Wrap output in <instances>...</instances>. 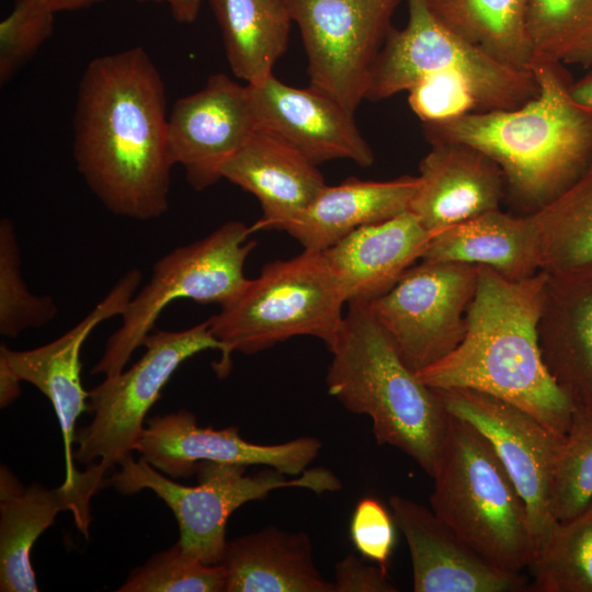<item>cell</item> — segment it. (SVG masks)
<instances>
[{
    "label": "cell",
    "mask_w": 592,
    "mask_h": 592,
    "mask_svg": "<svg viewBox=\"0 0 592 592\" xmlns=\"http://www.w3.org/2000/svg\"><path fill=\"white\" fill-rule=\"evenodd\" d=\"M161 75L141 47L93 59L79 83L72 153L112 214L146 221L169 208L174 166Z\"/></svg>",
    "instance_id": "obj_1"
},
{
    "label": "cell",
    "mask_w": 592,
    "mask_h": 592,
    "mask_svg": "<svg viewBox=\"0 0 592 592\" xmlns=\"http://www.w3.org/2000/svg\"><path fill=\"white\" fill-rule=\"evenodd\" d=\"M548 274L512 281L479 266L466 333L439 362L417 372L435 389L467 388L502 399L566 435L576 405L548 372L538 325Z\"/></svg>",
    "instance_id": "obj_2"
},
{
    "label": "cell",
    "mask_w": 592,
    "mask_h": 592,
    "mask_svg": "<svg viewBox=\"0 0 592 592\" xmlns=\"http://www.w3.org/2000/svg\"><path fill=\"white\" fill-rule=\"evenodd\" d=\"M531 70L538 94L523 105L424 124L430 144L460 143L490 157L503 172L505 195L525 215L554 201L592 164V112L571 100L563 64L535 57Z\"/></svg>",
    "instance_id": "obj_3"
},
{
    "label": "cell",
    "mask_w": 592,
    "mask_h": 592,
    "mask_svg": "<svg viewBox=\"0 0 592 592\" xmlns=\"http://www.w3.org/2000/svg\"><path fill=\"white\" fill-rule=\"evenodd\" d=\"M328 349L329 395L348 411L367 415L378 444L398 448L431 477L449 413L405 363L368 304H348Z\"/></svg>",
    "instance_id": "obj_4"
},
{
    "label": "cell",
    "mask_w": 592,
    "mask_h": 592,
    "mask_svg": "<svg viewBox=\"0 0 592 592\" xmlns=\"http://www.w3.org/2000/svg\"><path fill=\"white\" fill-rule=\"evenodd\" d=\"M431 510L496 567L521 572L537 545L525 503L493 447L449 414L433 474Z\"/></svg>",
    "instance_id": "obj_5"
},
{
    "label": "cell",
    "mask_w": 592,
    "mask_h": 592,
    "mask_svg": "<svg viewBox=\"0 0 592 592\" xmlns=\"http://www.w3.org/2000/svg\"><path fill=\"white\" fill-rule=\"evenodd\" d=\"M344 304L340 284L321 251L304 249L291 259L266 263L208 318L223 345L214 371L226 377L234 353L252 355L294 337H314L328 348L342 323Z\"/></svg>",
    "instance_id": "obj_6"
},
{
    "label": "cell",
    "mask_w": 592,
    "mask_h": 592,
    "mask_svg": "<svg viewBox=\"0 0 592 592\" xmlns=\"http://www.w3.org/2000/svg\"><path fill=\"white\" fill-rule=\"evenodd\" d=\"M247 466L203 462L198 483L184 486L153 468L145 459L126 458L110 483L124 494L143 489L156 493L172 511L179 525V544L192 557L208 563L220 562L227 539L230 515L247 502L262 500L282 488H300L317 494L342 488L339 477L325 467L307 468L298 476H287L266 467L246 475Z\"/></svg>",
    "instance_id": "obj_7"
},
{
    "label": "cell",
    "mask_w": 592,
    "mask_h": 592,
    "mask_svg": "<svg viewBox=\"0 0 592 592\" xmlns=\"http://www.w3.org/2000/svg\"><path fill=\"white\" fill-rule=\"evenodd\" d=\"M463 78L479 111L510 110L538 94L531 69L506 65L444 25L425 0H408L405 27L390 29L373 65L365 100L408 91L426 76Z\"/></svg>",
    "instance_id": "obj_8"
},
{
    "label": "cell",
    "mask_w": 592,
    "mask_h": 592,
    "mask_svg": "<svg viewBox=\"0 0 592 592\" xmlns=\"http://www.w3.org/2000/svg\"><path fill=\"white\" fill-rule=\"evenodd\" d=\"M251 226L232 220L204 238L173 249L152 265L149 281L132 297L118 329L107 339L92 374L122 372L155 329L163 309L178 299L220 306L246 286L244 264L257 247Z\"/></svg>",
    "instance_id": "obj_9"
},
{
    "label": "cell",
    "mask_w": 592,
    "mask_h": 592,
    "mask_svg": "<svg viewBox=\"0 0 592 592\" xmlns=\"http://www.w3.org/2000/svg\"><path fill=\"white\" fill-rule=\"evenodd\" d=\"M145 352L128 369L105 376L89 391L92 421L75 433L73 459L106 469L133 456L145 429L146 414L174 372L192 356L221 351L208 319L185 330L153 329L144 340Z\"/></svg>",
    "instance_id": "obj_10"
},
{
    "label": "cell",
    "mask_w": 592,
    "mask_h": 592,
    "mask_svg": "<svg viewBox=\"0 0 592 592\" xmlns=\"http://www.w3.org/2000/svg\"><path fill=\"white\" fill-rule=\"evenodd\" d=\"M479 265L420 260L368 307L415 373L454 351L466 333Z\"/></svg>",
    "instance_id": "obj_11"
},
{
    "label": "cell",
    "mask_w": 592,
    "mask_h": 592,
    "mask_svg": "<svg viewBox=\"0 0 592 592\" xmlns=\"http://www.w3.org/2000/svg\"><path fill=\"white\" fill-rule=\"evenodd\" d=\"M284 1L305 45L309 87L354 113L400 0Z\"/></svg>",
    "instance_id": "obj_12"
},
{
    "label": "cell",
    "mask_w": 592,
    "mask_h": 592,
    "mask_svg": "<svg viewBox=\"0 0 592 592\" xmlns=\"http://www.w3.org/2000/svg\"><path fill=\"white\" fill-rule=\"evenodd\" d=\"M433 389L449 414L473 424L493 447L525 503L538 550L558 522L551 513V493L566 435L489 394Z\"/></svg>",
    "instance_id": "obj_13"
},
{
    "label": "cell",
    "mask_w": 592,
    "mask_h": 592,
    "mask_svg": "<svg viewBox=\"0 0 592 592\" xmlns=\"http://www.w3.org/2000/svg\"><path fill=\"white\" fill-rule=\"evenodd\" d=\"M320 449L321 442L314 436L251 443L234 426H200L195 414L184 409L148 419L136 447L140 458L173 479L192 476L203 462L263 465L294 477L308 468Z\"/></svg>",
    "instance_id": "obj_14"
},
{
    "label": "cell",
    "mask_w": 592,
    "mask_h": 592,
    "mask_svg": "<svg viewBox=\"0 0 592 592\" xmlns=\"http://www.w3.org/2000/svg\"><path fill=\"white\" fill-rule=\"evenodd\" d=\"M257 129L247 84L215 73L203 89L175 101L168 117L170 155L189 184L202 191L223 179L227 161Z\"/></svg>",
    "instance_id": "obj_15"
},
{
    "label": "cell",
    "mask_w": 592,
    "mask_h": 592,
    "mask_svg": "<svg viewBox=\"0 0 592 592\" xmlns=\"http://www.w3.org/2000/svg\"><path fill=\"white\" fill-rule=\"evenodd\" d=\"M141 272H126L94 308L56 340L31 350L0 348V369L18 382L35 386L52 402L60 424L66 463V480L77 474L73 462L76 423L80 414L89 411V391L81 382V348L90 333L103 321L122 316L138 291Z\"/></svg>",
    "instance_id": "obj_16"
},
{
    "label": "cell",
    "mask_w": 592,
    "mask_h": 592,
    "mask_svg": "<svg viewBox=\"0 0 592 592\" xmlns=\"http://www.w3.org/2000/svg\"><path fill=\"white\" fill-rule=\"evenodd\" d=\"M106 468L100 463L57 488L39 483L23 487L5 467L0 468V591L36 592L31 551L37 538L61 511H70L76 526L88 537L90 501L104 486Z\"/></svg>",
    "instance_id": "obj_17"
},
{
    "label": "cell",
    "mask_w": 592,
    "mask_h": 592,
    "mask_svg": "<svg viewBox=\"0 0 592 592\" xmlns=\"http://www.w3.org/2000/svg\"><path fill=\"white\" fill-rule=\"evenodd\" d=\"M247 88L258 128L276 135L316 166L334 159L373 164V150L354 113L329 95L311 87L287 86L274 76Z\"/></svg>",
    "instance_id": "obj_18"
},
{
    "label": "cell",
    "mask_w": 592,
    "mask_h": 592,
    "mask_svg": "<svg viewBox=\"0 0 592 592\" xmlns=\"http://www.w3.org/2000/svg\"><path fill=\"white\" fill-rule=\"evenodd\" d=\"M389 506L409 548L414 592L528 591L521 572L489 562L431 509L396 494Z\"/></svg>",
    "instance_id": "obj_19"
},
{
    "label": "cell",
    "mask_w": 592,
    "mask_h": 592,
    "mask_svg": "<svg viewBox=\"0 0 592 592\" xmlns=\"http://www.w3.org/2000/svg\"><path fill=\"white\" fill-rule=\"evenodd\" d=\"M419 170L420 186L408 210L432 235L499 209L505 196L500 167L482 151L465 144H431Z\"/></svg>",
    "instance_id": "obj_20"
},
{
    "label": "cell",
    "mask_w": 592,
    "mask_h": 592,
    "mask_svg": "<svg viewBox=\"0 0 592 592\" xmlns=\"http://www.w3.org/2000/svg\"><path fill=\"white\" fill-rule=\"evenodd\" d=\"M221 175L259 201L262 216L251 226L253 232L283 230L327 185L315 163L260 128L227 161Z\"/></svg>",
    "instance_id": "obj_21"
},
{
    "label": "cell",
    "mask_w": 592,
    "mask_h": 592,
    "mask_svg": "<svg viewBox=\"0 0 592 592\" xmlns=\"http://www.w3.org/2000/svg\"><path fill=\"white\" fill-rule=\"evenodd\" d=\"M538 338L559 387L592 409V267L548 274Z\"/></svg>",
    "instance_id": "obj_22"
},
{
    "label": "cell",
    "mask_w": 592,
    "mask_h": 592,
    "mask_svg": "<svg viewBox=\"0 0 592 592\" xmlns=\"http://www.w3.org/2000/svg\"><path fill=\"white\" fill-rule=\"evenodd\" d=\"M432 236L406 210L352 231L322 253L346 304H369L386 294L421 260Z\"/></svg>",
    "instance_id": "obj_23"
},
{
    "label": "cell",
    "mask_w": 592,
    "mask_h": 592,
    "mask_svg": "<svg viewBox=\"0 0 592 592\" xmlns=\"http://www.w3.org/2000/svg\"><path fill=\"white\" fill-rule=\"evenodd\" d=\"M419 186V177L411 175L388 181L349 178L326 185L283 231L304 249L322 252L361 227L408 210Z\"/></svg>",
    "instance_id": "obj_24"
},
{
    "label": "cell",
    "mask_w": 592,
    "mask_h": 592,
    "mask_svg": "<svg viewBox=\"0 0 592 592\" xmlns=\"http://www.w3.org/2000/svg\"><path fill=\"white\" fill-rule=\"evenodd\" d=\"M219 565L225 592H334L319 571L309 536L277 526L227 540Z\"/></svg>",
    "instance_id": "obj_25"
},
{
    "label": "cell",
    "mask_w": 592,
    "mask_h": 592,
    "mask_svg": "<svg viewBox=\"0 0 592 592\" xmlns=\"http://www.w3.org/2000/svg\"><path fill=\"white\" fill-rule=\"evenodd\" d=\"M421 260L487 266L521 281L540 271L538 232L532 215L499 208L434 234Z\"/></svg>",
    "instance_id": "obj_26"
},
{
    "label": "cell",
    "mask_w": 592,
    "mask_h": 592,
    "mask_svg": "<svg viewBox=\"0 0 592 592\" xmlns=\"http://www.w3.org/2000/svg\"><path fill=\"white\" fill-rule=\"evenodd\" d=\"M234 75L259 84L273 76L293 21L284 0H209Z\"/></svg>",
    "instance_id": "obj_27"
},
{
    "label": "cell",
    "mask_w": 592,
    "mask_h": 592,
    "mask_svg": "<svg viewBox=\"0 0 592 592\" xmlns=\"http://www.w3.org/2000/svg\"><path fill=\"white\" fill-rule=\"evenodd\" d=\"M449 30L496 59L531 69L534 50L527 30L530 0H425Z\"/></svg>",
    "instance_id": "obj_28"
},
{
    "label": "cell",
    "mask_w": 592,
    "mask_h": 592,
    "mask_svg": "<svg viewBox=\"0 0 592 592\" xmlns=\"http://www.w3.org/2000/svg\"><path fill=\"white\" fill-rule=\"evenodd\" d=\"M531 215L539 238L540 270L558 274L592 267V164Z\"/></svg>",
    "instance_id": "obj_29"
},
{
    "label": "cell",
    "mask_w": 592,
    "mask_h": 592,
    "mask_svg": "<svg viewBox=\"0 0 592 592\" xmlns=\"http://www.w3.org/2000/svg\"><path fill=\"white\" fill-rule=\"evenodd\" d=\"M527 569L528 591L592 592V499L572 517L557 522Z\"/></svg>",
    "instance_id": "obj_30"
},
{
    "label": "cell",
    "mask_w": 592,
    "mask_h": 592,
    "mask_svg": "<svg viewBox=\"0 0 592 592\" xmlns=\"http://www.w3.org/2000/svg\"><path fill=\"white\" fill-rule=\"evenodd\" d=\"M527 30L534 58L592 65V0H530Z\"/></svg>",
    "instance_id": "obj_31"
},
{
    "label": "cell",
    "mask_w": 592,
    "mask_h": 592,
    "mask_svg": "<svg viewBox=\"0 0 592 592\" xmlns=\"http://www.w3.org/2000/svg\"><path fill=\"white\" fill-rule=\"evenodd\" d=\"M58 307L49 296L32 294L21 272V253L15 227L9 218L0 221V333L16 338L27 328L49 323Z\"/></svg>",
    "instance_id": "obj_32"
},
{
    "label": "cell",
    "mask_w": 592,
    "mask_h": 592,
    "mask_svg": "<svg viewBox=\"0 0 592 592\" xmlns=\"http://www.w3.org/2000/svg\"><path fill=\"white\" fill-rule=\"evenodd\" d=\"M221 565L186 554L179 542L130 571L118 592H225Z\"/></svg>",
    "instance_id": "obj_33"
},
{
    "label": "cell",
    "mask_w": 592,
    "mask_h": 592,
    "mask_svg": "<svg viewBox=\"0 0 592 592\" xmlns=\"http://www.w3.org/2000/svg\"><path fill=\"white\" fill-rule=\"evenodd\" d=\"M592 499V409L576 406L551 493V513L565 521Z\"/></svg>",
    "instance_id": "obj_34"
},
{
    "label": "cell",
    "mask_w": 592,
    "mask_h": 592,
    "mask_svg": "<svg viewBox=\"0 0 592 592\" xmlns=\"http://www.w3.org/2000/svg\"><path fill=\"white\" fill-rule=\"evenodd\" d=\"M55 11L45 0H15L0 23V82L4 84L47 41Z\"/></svg>",
    "instance_id": "obj_35"
},
{
    "label": "cell",
    "mask_w": 592,
    "mask_h": 592,
    "mask_svg": "<svg viewBox=\"0 0 592 592\" xmlns=\"http://www.w3.org/2000/svg\"><path fill=\"white\" fill-rule=\"evenodd\" d=\"M408 102L423 122H446L479 111L466 81L454 73H433L408 90Z\"/></svg>",
    "instance_id": "obj_36"
},
{
    "label": "cell",
    "mask_w": 592,
    "mask_h": 592,
    "mask_svg": "<svg viewBox=\"0 0 592 592\" xmlns=\"http://www.w3.org/2000/svg\"><path fill=\"white\" fill-rule=\"evenodd\" d=\"M392 514L375 498L361 499L351 517L350 537L366 560L387 568L396 544Z\"/></svg>",
    "instance_id": "obj_37"
},
{
    "label": "cell",
    "mask_w": 592,
    "mask_h": 592,
    "mask_svg": "<svg viewBox=\"0 0 592 592\" xmlns=\"http://www.w3.org/2000/svg\"><path fill=\"white\" fill-rule=\"evenodd\" d=\"M334 592H397L387 568L365 558L346 555L335 563Z\"/></svg>",
    "instance_id": "obj_38"
},
{
    "label": "cell",
    "mask_w": 592,
    "mask_h": 592,
    "mask_svg": "<svg viewBox=\"0 0 592 592\" xmlns=\"http://www.w3.org/2000/svg\"><path fill=\"white\" fill-rule=\"evenodd\" d=\"M138 1H163L168 3L171 14L179 23L187 24L196 20L202 0H138Z\"/></svg>",
    "instance_id": "obj_39"
},
{
    "label": "cell",
    "mask_w": 592,
    "mask_h": 592,
    "mask_svg": "<svg viewBox=\"0 0 592 592\" xmlns=\"http://www.w3.org/2000/svg\"><path fill=\"white\" fill-rule=\"evenodd\" d=\"M569 95L577 105L592 112V71L571 83Z\"/></svg>",
    "instance_id": "obj_40"
},
{
    "label": "cell",
    "mask_w": 592,
    "mask_h": 592,
    "mask_svg": "<svg viewBox=\"0 0 592 592\" xmlns=\"http://www.w3.org/2000/svg\"><path fill=\"white\" fill-rule=\"evenodd\" d=\"M55 11H71L93 5L105 0H45Z\"/></svg>",
    "instance_id": "obj_41"
}]
</instances>
